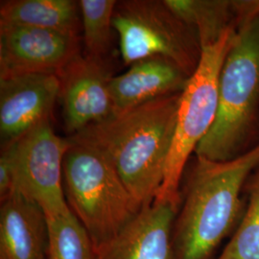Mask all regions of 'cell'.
Here are the masks:
<instances>
[{"instance_id": "6da1fadb", "label": "cell", "mask_w": 259, "mask_h": 259, "mask_svg": "<svg viewBox=\"0 0 259 259\" xmlns=\"http://www.w3.org/2000/svg\"><path fill=\"white\" fill-rule=\"evenodd\" d=\"M181 93L166 95L112 115L67 138L101 152L142 206L162 185L176 129Z\"/></svg>"}, {"instance_id": "7a4b0ae2", "label": "cell", "mask_w": 259, "mask_h": 259, "mask_svg": "<svg viewBox=\"0 0 259 259\" xmlns=\"http://www.w3.org/2000/svg\"><path fill=\"white\" fill-rule=\"evenodd\" d=\"M257 166L259 144L226 161L195 156L174 224L175 259H211L240 223L246 207L244 187Z\"/></svg>"}, {"instance_id": "3957f363", "label": "cell", "mask_w": 259, "mask_h": 259, "mask_svg": "<svg viewBox=\"0 0 259 259\" xmlns=\"http://www.w3.org/2000/svg\"><path fill=\"white\" fill-rule=\"evenodd\" d=\"M259 144V14L237 33L219 79L218 111L195 156L240 157Z\"/></svg>"}, {"instance_id": "277c9868", "label": "cell", "mask_w": 259, "mask_h": 259, "mask_svg": "<svg viewBox=\"0 0 259 259\" xmlns=\"http://www.w3.org/2000/svg\"><path fill=\"white\" fill-rule=\"evenodd\" d=\"M70 144L63 165L65 199L98 251L143 206L101 152L81 143Z\"/></svg>"}, {"instance_id": "5b68a950", "label": "cell", "mask_w": 259, "mask_h": 259, "mask_svg": "<svg viewBox=\"0 0 259 259\" xmlns=\"http://www.w3.org/2000/svg\"><path fill=\"white\" fill-rule=\"evenodd\" d=\"M237 33L229 31L216 44L202 48L201 60L184 92L162 185L156 201L181 205V186L189 158L211 129L219 104V79Z\"/></svg>"}, {"instance_id": "8992f818", "label": "cell", "mask_w": 259, "mask_h": 259, "mask_svg": "<svg viewBox=\"0 0 259 259\" xmlns=\"http://www.w3.org/2000/svg\"><path fill=\"white\" fill-rule=\"evenodd\" d=\"M113 29L119 37L125 65L160 57L190 77L200 63L202 47L197 32L180 19L164 0L120 2L114 12Z\"/></svg>"}, {"instance_id": "52a82bcc", "label": "cell", "mask_w": 259, "mask_h": 259, "mask_svg": "<svg viewBox=\"0 0 259 259\" xmlns=\"http://www.w3.org/2000/svg\"><path fill=\"white\" fill-rule=\"evenodd\" d=\"M70 145L68 139L57 136L50 121H47L5 146L13 158L14 193L39 204L47 217L70 211L63 185L64 159Z\"/></svg>"}, {"instance_id": "ba28073f", "label": "cell", "mask_w": 259, "mask_h": 259, "mask_svg": "<svg viewBox=\"0 0 259 259\" xmlns=\"http://www.w3.org/2000/svg\"><path fill=\"white\" fill-rule=\"evenodd\" d=\"M57 76L65 129L69 137L113 115L112 76L102 60L79 54Z\"/></svg>"}, {"instance_id": "9c48e42d", "label": "cell", "mask_w": 259, "mask_h": 259, "mask_svg": "<svg viewBox=\"0 0 259 259\" xmlns=\"http://www.w3.org/2000/svg\"><path fill=\"white\" fill-rule=\"evenodd\" d=\"M78 40L44 29L0 25V80L33 73L58 74L80 54Z\"/></svg>"}, {"instance_id": "30bf717a", "label": "cell", "mask_w": 259, "mask_h": 259, "mask_svg": "<svg viewBox=\"0 0 259 259\" xmlns=\"http://www.w3.org/2000/svg\"><path fill=\"white\" fill-rule=\"evenodd\" d=\"M60 81L55 73L19 75L0 80L1 148L50 121L59 99Z\"/></svg>"}, {"instance_id": "8fae6325", "label": "cell", "mask_w": 259, "mask_h": 259, "mask_svg": "<svg viewBox=\"0 0 259 259\" xmlns=\"http://www.w3.org/2000/svg\"><path fill=\"white\" fill-rule=\"evenodd\" d=\"M180 206L154 201L102 249L97 259H175L173 230Z\"/></svg>"}, {"instance_id": "7c38bea8", "label": "cell", "mask_w": 259, "mask_h": 259, "mask_svg": "<svg viewBox=\"0 0 259 259\" xmlns=\"http://www.w3.org/2000/svg\"><path fill=\"white\" fill-rule=\"evenodd\" d=\"M189 78L164 58L139 60L130 65L125 73L111 78L113 115L166 95L183 93Z\"/></svg>"}, {"instance_id": "4fadbf2b", "label": "cell", "mask_w": 259, "mask_h": 259, "mask_svg": "<svg viewBox=\"0 0 259 259\" xmlns=\"http://www.w3.org/2000/svg\"><path fill=\"white\" fill-rule=\"evenodd\" d=\"M49 230L39 204L19 193L1 202L0 259H47Z\"/></svg>"}, {"instance_id": "5bb4252c", "label": "cell", "mask_w": 259, "mask_h": 259, "mask_svg": "<svg viewBox=\"0 0 259 259\" xmlns=\"http://www.w3.org/2000/svg\"><path fill=\"white\" fill-rule=\"evenodd\" d=\"M185 23L194 28L202 48L229 31L238 33L259 14V0H164Z\"/></svg>"}, {"instance_id": "9a60e30c", "label": "cell", "mask_w": 259, "mask_h": 259, "mask_svg": "<svg viewBox=\"0 0 259 259\" xmlns=\"http://www.w3.org/2000/svg\"><path fill=\"white\" fill-rule=\"evenodd\" d=\"M0 25L37 28L78 37L82 25L79 2L72 0L2 1Z\"/></svg>"}, {"instance_id": "2e32d148", "label": "cell", "mask_w": 259, "mask_h": 259, "mask_svg": "<svg viewBox=\"0 0 259 259\" xmlns=\"http://www.w3.org/2000/svg\"><path fill=\"white\" fill-rule=\"evenodd\" d=\"M244 195L242 219L217 259H259V166L248 178Z\"/></svg>"}, {"instance_id": "e0dca14e", "label": "cell", "mask_w": 259, "mask_h": 259, "mask_svg": "<svg viewBox=\"0 0 259 259\" xmlns=\"http://www.w3.org/2000/svg\"><path fill=\"white\" fill-rule=\"evenodd\" d=\"M47 259H97L88 232L71 210L61 216L47 217Z\"/></svg>"}, {"instance_id": "ac0fdd59", "label": "cell", "mask_w": 259, "mask_h": 259, "mask_svg": "<svg viewBox=\"0 0 259 259\" xmlns=\"http://www.w3.org/2000/svg\"><path fill=\"white\" fill-rule=\"evenodd\" d=\"M117 2L114 0H81L79 7L88 56L102 60L111 46V28Z\"/></svg>"}, {"instance_id": "d6986e66", "label": "cell", "mask_w": 259, "mask_h": 259, "mask_svg": "<svg viewBox=\"0 0 259 259\" xmlns=\"http://www.w3.org/2000/svg\"><path fill=\"white\" fill-rule=\"evenodd\" d=\"M15 191V171L12 154L8 147L1 150L0 156V200L9 198Z\"/></svg>"}]
</instances>
